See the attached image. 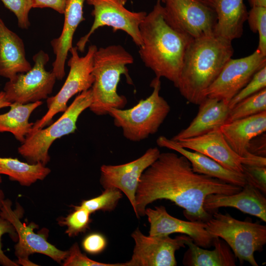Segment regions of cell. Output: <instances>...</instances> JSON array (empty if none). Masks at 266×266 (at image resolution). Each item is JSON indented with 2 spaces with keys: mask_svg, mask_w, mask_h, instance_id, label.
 Returning <instances> with one entry per match:
<instances>
[{
  "mask_svg": "<svg viewBox=\"0 0 266 266\" xmlns=\"http://www.w3.org/2000/svg\"><path fill=\"white\" fill-rule=\"evenodd\" d=\"M242 187L193 171L188 160L172 152L161 153L142 174L135 195L137 218L145 216L147 206L165 199L182 207L190 221L206 222L211 215L203 208L211 194L232 195Z\"/></svg>",
  "mask_w": 266,
  "mask_h": 266,
  "instance_id": "cell-1",
  "label": "cell"
},
{
  "mask_svg": "<svg viewBox=\"0 0 266 266\" xmlns=\"http://www.w3.org/2000/svg\"><path fill=\"white\" fill-rule=\"evenodd\" d=\"M139 54L145 66L158 78L177 84L186 49L193 38L173 29L164 16L161 0L146 14L139 26Z\"/></svg>",
  "mask_w": 266,
  "mask_h": 266,
  "instance_id": "cell-2",
  "label": "cell"
},
{
  "mask_svg": "<svg viewBox=\"0 0 266 266\" xmlns=\"http://www.w3.org/2000/svg\"><path fill=\"white\" fill-rule=\"evenodd\" d=\"M232 42L215 34L190 41L175 86L189 102L199 105L207 98V90L232 58Z\"/></svg>",
  "mask_w": 266,
  "mask_h": 266,
  "instance_id": "cell-3",
  "label": "cell"
},
{
  "mask_svg": "<svg viewBox=\"0 0 266 266\" xmlns=\"http://www.w3.org/2000/svg\"><path fill=\"white\" fill-rule=\"evenodd\" d=\"M133 58L120 45H108L97 49L93 59L92 74L94 81L91 88L92 102L90 110L97 115L108 114L107 109L123 108L127 100L117 93L121 76L125 75L129 82L128 65Z\"/></svg>",
  "mask_w": 266,
  "mask_h": 266,
  "instance_id": "cell-4",
  "label": "cell"
},
{
  "mask_svg": "<svg viewBox=\"0 0 266 266\" xmlns=\"http://www.w3.org/2000/svg\"><path fill=\"white\" fill-rule=\"evenodd\" d=\"M161 84L160 78L155 77L150 84L153 88L151 94L132 108L107 109L114 125L122 128L127 139L138 142L155 134L168 115L170 107L160 95Z\"/></svg>",
  "mask_w": 266,
  "mask_h": 266,
  "instance_id": "cell-5",
  "label": "cell"
},
{
  "mask_svg": "<svg viewBox=\"0 0 266 266\" xmlns=\"http://www.w3.org/2000/svg\"><path fill=\"white\" fill-rule=\"evenodd\" d=\"M213 213L205 222L207 232L224 240L240 263L258 266L254 253L262 251L266 243V226L238 220L228 213Z\"/></svg>",
  "mask_w": 266,
  "mask_h": 266,
  "instance_id": "cell-6",
  "label": "cell"
},
{
  "mask_svg": "<svg viewBox=\"0 0 266 266\" xmlns=\"http://www.w3.org/2000/svg\"><path fill=\"white\" fill-rule=\"evenodd\" d=\"M92 102L91 88L80 93L56 121L44 129L30 133L18 147V153L28 163H40L45 166L50 161L48 150L53 142L75 132L79 116Z\"/></svg>",
  "mask_w": 266,
  "mask_h": 266,
  "instance_id": "cell-7",
  "label": "cell"
},
{
  "mask_svg": "<svg viewBox=\"0 0 266 266\" xmlns=\"http://www.w3.org/2000/svg\"><path fill=\"white\" fill-rule=\"evenodd\" d=\"M97 49L96 45H90L83 57L79 56L76 46L70 49L71 56L67 62L69 71L66 79L59 92L47 99L48 111L33 124L31 132L43 129L50 124L56 114L66 109L67 102L71 97L92 87L94 81L92 74L93 59Z\"/></svg>",
  "mask_w": 266,
  "mask_h": 266,
  "instance_id": "cell-8",
  "label": "cell"
},
{
  "mask_svg": "<svg viewBox=\"0 0 266 266\" xmlns=\"http://www.w3.org/2000/svg\"><path fill=\"white\" fill-rule=\"evenodd\" d=\"M165 18L176 31L193 39L214 34L217 16L204 0H164Z\"/></svg>",
  "mask_w": 266,
  "mask_h": 266,
  "instance_id": "cell-9",
  "label": "cell"
},
{
  "mask_svg": "<svg viewBox=\"0 0 266 266\" xmlns=\"http://www.w3.org/2000/svg\"><path fill=\"white\" fill-rule=\"evenodd\" d=\"M93 8L94 22L89 32L76 43L78 51L83 52L91 35L99 28L110 27L114 32L123 31L139 47L142 45L139 26L146 15L144 11L133 12L117 0H85Z\"/></svg>",
  "mask_w": 266,
  "mask_h": 266,
  "instance_id": "cell-10",
  "label": "cell"
},
{
  "mask_svg": "<svg viewBox=\"0 0 266 266\" xmlns=\"http://www.w3.org/2000/svg\"><path fill=\"white\" fill-rule=\"evenodd\" d=\"M33 66L28 71L18 73L7 82L3 88L7 100L12 103L27 104L47 99L52 92L56 77L46 70L48 55L40 50L33 57Z\"/></svg>",
  "mask_w": 266,
  "mask_h": 266,
  "instance_id": "cell-11",
  "label": "cell"
},
{
  "mask_svg": "<svg viewBox=\"0 0 266 266\" xmlns=\"http://www.w3.org/2000/svg\"><path fill=\"white\" fill-rule=\"evenodd\" d=\"M9 200H3L0 211V216L8 220L14 227L18 237L15 246V254L18 258L16 262L23 266H33L29 256L33 253L45 255L56 262L61 264L67 255V251H62L48 242L44 233H36L33 230L37 227L34 223L29 225L23 223L20 219L22 209L18 205L15 210L11 208Z\"/></svg>",
  "mask_w": 266,
  "mask_h": 266,
  "instance_id": "cell-12",
  "label": "cell"
},
{
  "mask_svg": "<svg viewBox=\"0 0 266 266\" xmlns=\"http://www.w3.org/2000/svg\"><path fill=\"white\" fill-rule=\"evenodd\" d=\"M265 66L266 56L258 49L248 56L230 58L207 90L206 97L223 100L229 103L255 73Z\"/></svg>",
  "mask_w": 266,
  "mask_h": 266,
  "instance_id": "cell-13",
  "label": "cell"
},
{
  "mask_svg": "<svg viewBox=\"0 0 266 266\" xmlns=\"http://www.w3.org/2000/svg\"><path fill=\"white\" fill-rule=\"evenodd\" d=\"M135 245L131 260L124 266H176L175 252L185 247L186 235H145L138 228L132 233Z\"/></svg>",
  "mask_w": 266,
  "mask_h": 266,
  "instance_id": "cell-14",
  "label": "cell"
},
{
  "mask_svg": "<svg viewBox=\"0 0 266 266\" xmlns=\"http://www.w3.org/2000/svg\"><path fill=\"white\" fill-rule=\"evenodd\" d=\"M157 147L150 148L138 158L119 165H102L100 183L104 189L115 188L123 193L135 210V195L143 172L159 157Z\"/></svg>",
  "mask_w": 266,
  "mask_h": 266,
  "instance_id": "cell-15",
  "label": "cell"
},
{
  "mask_svg": "<svg viewBox=\"0 0 266 266\" xmlns=\"http://www.w3.org/2000/svg\"><path fill=\"white\" fill-rule=\"evenodd\" d=\"M145 215L150 224L149 235H169L180 233L189 236L197 245L208 248L213 245L215 237L206 230L204 222L186 221L176 218L167 212L165 206L146 208Z\"/></svg>",
  "mask_w": 266,
  "mask_h": 266,
  "instance_id": "cell-16",
  "label": "cell"
},
{
  "mask_svg": "<svg viewBox=\"0 0 266 266\" xmlns=\"http://www.w3.org/2000/svg\"><path fill=\"white\" fill-rule=\"evenodd\" d=\"M174 142L182 147L200 153L233 171L243 173V165L250 164L249 158L241 157L232 149L220 128Z\"/></svg>",
  "mask_w": 266,
  "mask_h": 266,
  "instance_id": "cell-17",
  "label": "cell"
},
{
  "mask_svg": "<svg viewBox=\"0 0 266 266\" xmlns=\"http://www.w3.org/2000/svg\"><path fill=\"white\" fill-rule=\"evenodd\" d=\"M223 207L235 208L266 222V198L259 190L249 184L238 193L211 194L204 199L203 208L209 213Z\"/></svg>",
  "mask_w": 266,
  "mask_h": 266,
  "instance_id": "cell-18",
  "label": "cell"
},
{
  "mask_svg": "<svg viewBox=\"0 0 266 266\" xmlns=\"http://www.w3.org/2000/svg\"><path fill=\"white\" fill-rule=\"evenodd\" d=\"M156 142L159 146L173 150L186 157L195 172L242 188L246 184L243 173L227 169L210 158L200 153L182 147L165 136H160Z\"/></svg>",
  "mask_w": 266,
  "mask_h": 266,
  "instance_id": "cell-19",
  "label": "cell"
},
{
  "mask_svg": "<svg viewBox=\"0 0 266 266\" xmlns=\"http://www.w3.org/2000/svg\"><path fill=\"white\" fill-rule=\"evenodd\" d=\"M85 0H68L64 12V23L62 32L58 38L51 41L55 61L52 64V72L58 80L65 75V63L68 52L72 46L74 33L79 24L85 20L83 6Z\"/></svg>",
  "mask_w": 266,
  "mask_h": 266,
  "instance_id": "cell-20",
  "label": "cell"
},
{
  "mask_svg": "<svg viewBox=\"0 0 266 266\" xmlns=\"http://www.w3.org/2000/svg\"><path fill=\"white\" fill-rule=\"evenodd\" d=\"M199 105L198 112L189 125L171 139L176 141L198 136L220 128L227 122L230 111L228 102L207 97Z\"/></svg>",
  "mask_w": 266,
  "mask_h": 266,
  "instance_id": "cell-21",
  "label": "cell"
},
{
  "mask_svg": "<svg viewBox=\"0 0 266 266\" xmlns=\"http://www.w3.org/2000/svg\"><path fill=\"white\" fill-rule=\"evenodd\" d=\"M220 130L228 144L239 156L248 158L252 138L266 131V111L247 117L227 122Z\"/></svg>",
  "mask_w": 266,
  "mask_h": 266,
  "instance_id": "cell-22",
  "label": "cell"
},
{
  "mask_svg": "<svg viewBox=\"0 0 266 266\" xmlns=\"http://www.w3.org/2000/svg\"><path fill=\"white\" fill-rule=\"evenodd\" d=\"M215 11L214 34L232 41L240 38L248 11L243 0H204Z\"/></svg>",
  "mask_w": 266,
  "mask_h": 266,
  "instance_id": "cell-23",
  "label": "cell"
},
{
  "mask_svg": "<svg viewBox=\"0 0 266 266\" xmlns=\"http://www.w3.org/2000/svg\"><path fill=\"white\" fill-rule=\"evenodd\" d=\"M23 40L9 30L0 17V76L11 79L32 68Z\"/></svg>",
  "mask_w": 266,
  "mask_h": 266,
  "instance_id": "cell-24",
  "label": "cell"
},
{
  "mask_svg": "<svg viewBox=\"0 0 266 266\" xmlns=\"http://www.w3.org/2000/svg\"><path fill=\"white\" fill-rule=\"evenodd\" d=\"M188 247L183 263L190 266H235L236 260L231 249L224 240L215 237L214 248L209 250L196 244L190 237L185 243Z\"/></svg>",
  "mask_w": 266,
  "mask_h": 266,
  "instance_id": "cell-25",
  "label": "cell"
},
{
  "mask_svg": "<svg viewBox=\"0 0 266 266\" xmlns=\"http://www.w3.org/2000/svg\"><path fill=\"white\" fill-rule=\"evenodd\" d=\"M42 104L41 100L27 104L12 103L8 112L0 114V133L9 132L23 143L34 124L29 122L30 115Z\"/></svg>",
  "mask_w": 266,
  "mask_h": 266,
  "instance_id": "cell-26",
  "label": "cell"
},
{
  "mask_svg": "<svg viewBox=\"0 0 266 266\" xmlns=\"http://www.w3.org/2000/svg\"><path fill=\"white\" fill-rule=\"evenodd\" d=\"M50 171L40 163L31 164L17 158L0 157V175H6L22 186H29L37 180H43Z\"/></svg>",
  "mask_w": 266,
  "mask_h": 266,
  "instance_id": "cell-27",
  "label": "cell"
},
{
  "mask_svg": "<svg viewBox=\"0 0 266 266\" xmlns=\"http://www.w3.org/2000/svg\"><path fill=\"white\" fill-rule=\"evenodd\" d=\"M266 111V88L243 99L230 109L227 122Z\"/></svg>",
  "mask_w": 266,
  "mask_h": 266,
  "instance_id": "cell-28",
  "label": "cell"
},
{
  "mask_svg": "<svg viewBox=\"0 0 266 266\" xmlns=\"http://www.w3.org/2000/svg\"><path fill=\"white\" fill-rule=\"evenodd\" d=\"M122 197V192L119 189L106 188L100 196L83 200L79 206L86 209L91 214L97 211L110 212L115 209Z\"/></svg>",
  "mask_w": 266,
  "mask_h": 266,
  "instance_id": "cell-29",
  "label": "cell"
},
{
  "mask_svg": "<svg viewBox=\"0 0 266 266\" xmlns=\"http://www.w3.org/2000/svg\"><path fill=\"white\" fill-rule=\"evenodd\" d=\"M73 207L74 210L59 222L61 226L67 227L65 233L69 237H74L85 232L92 221L91 213L88 210L79 205Z\"/></svg>",
  "mask_w": 266,
  "mask_h": 266,
  "instance_id": "cell-30",
  "label": "cell"
},
{
  "mask_svg": "<svg viewBox=\"0 0 266 266\" xmlns=\"http://www.w3.org/2000/svg\"><path fill=\"white\" fill-rule=\"evenodd\" d=\"M246 21L251 30L259 34L257 49L266 56V7H252L248 12Z\"/></svg>",
  "mask_w": 266,
  "mask_h": 266,
  "instance_id": "cell-31",
  "label": "cell"
},
{
  "mask_svg": "<svg viewBox=\"0 0 266 266\" xmlns=\"http://www.w3.org/2000/svg\"><path fill=\"white\" fill-rule=\"evenodd\" d=\"M266 88V66L258 70L249 82L229 101L231 109L243 99Z\"/></svg>",
  "mask_w": 266,
  "mask_h": 266,
  "instance_id": "cell-32",
  "label": "cell"
},
{
  "mask_svg": "<svg viewBox=\"0 0 266 266\" xmlns=\"http://www.w3.org/2000/svg\"><path fill=\"white\" fill-rule=\"evenodd\" d=\"M4 6L16 16L18 26L28 29L30 26L29 13L33 8V0H0Z\"/></svg>",
  "mask_w": 266,
  "mask_h": 266,
  "instance_id": "cell-33",
  "label": "cell"
},
{
  "mask_svg": "<svg viewBox=\"0 0 266 266\" xmlns=\"http://www.w3.org/2000/svg\"><path fill=\"white\" fill-rule=\"evenodd\" d=\"M67 252L62 264L64 266H124L123 263L107 264L93 260L81 252L77 243H74Z\"/></svg>",
  "mask_w": 266,
  "mask_h": 266,
  "instance_id": "cell-34",
  "label": "cell"
},
{
  "mask_svg": "<svg viewBox=\"0 0 266 266\" xmlns=\"http://www.w3.org/2000/svg\"><path fill=\"white\" fill-rule=\"evenodd\" d=\"M243 174L246 183L266 193V166L243 165Z\"/></svg>",
  "mask_w": 266,
  "mask_h": 266,
  "instance_id": "cell-35",
  "label": "cell"
},
{
  "mask_svg": "<svg viewBox=\"0 0 266 266\" xmlns=\"http://www.w3.org/2000/svg\"><path fill=\"white\" fill-rule=\"evenodd\" d=\"M82 246L87 253L96 255L101 253L107 246L105 236L99 233H93L87 235L83 240Z\"/></svg>",
  "mask_w": 266,
  "mask_h": 266,
  "instance_id": "cell-36",
  "label": "cell"
},
{
  "mask_svg": "<svg viewBox=\"0 0 266 266\" xmlns=\"http://www.w3.org/2000/svg\"><path fill=\"white\" fill-rule=\"evenodd\" d=\"M8 233L14 240L17 238V233L13 225L6 219L0 216V265L3 266H18L19 265L7 257L2 249L1 238Z\"/></svg>",
  "mask_w": 266,
  "mask_h": 266,
  "instance_id": "cell-37",
  "label": "cell"
},
{
  "mask_svg": "<svg viewBox=\"0 0 266 266\" xmlns=\"http://www.w3.org/2000/svg\"><path fill=\"white\" fill-rule=\"evenodd\" d=\"M266 138L264 133L252 138L249 144L248 151L255 155L266 157Z\"/></svg>",
  "mask_w": 266,
  "mask_h": 266,
  "instance_id": "cell-38",
  "label": "cell"
},
{
  "mask_svg": "<svg viewBox=\"0 0 266 266\" xmlns=\"http://www.w3.org/2000/svg\"><path fill=\"white\" fill-rule=\"evenodd\" d=\"M33 8H50L64 14L68 0H33Z\"/></svg>",
  "mask_w": 266,
  "mask_h": 266,
  "instance_id": "cell-39",
  "label": "cell"
},
{
  "mask_svg": "<svg viewBox=\"0 0 266 266\" xmlns=\"http://www.w3.org/2000/svg\"><path fill=\"white\" fill-rule=\"evenodd\" d=\"M11 103L6 98L4 91L0 92V109L10 106Z\"/></svg>",
  "mask_w": 266,
  "mask_h": 266,
  "instance_id": "cell-40",
  "label": "cell"
},
{
  "mask_svg": "<svg viewBox=\"0 0 266 266\" xmlns=\"http://www.w3.org/2000/svg\"><path fill=\"white\" fill-rule=\"evenodd\" d=\"M251 7L254 6L266 7V0H248Z\"/></svg>",
  "mask_w": 266,
  "mask_h": 266,
  "instance_id": "cell-41",
  "label": "cell"
},
{
  "mask_svg": "<svg viewBox=\"0 0 266 266\" xmlns=\"http://www.w3.org/2000/svg\"><path fill=\"white\" fill-rule=\"evenodd\" d=\"M1 182V178L0 175V183ZM4 200V194L2 191L0 190V211L2 206V201Z\"/></svg>",
  "mask_w": 266,
  "mask_h": 266,
  "instance_id": "cell-42",
  "label": "cell"
},
{
  "mask_svg": "<svg viewBox=\"0 0 266 266\" xmlns=\"http://www.w3.org/2000/svg\"><path fill=\"white\" fill-rule=\"evenodd\" d=\"M118 1H119V2L121 3L122 4H123V5H125L127 0H117Z\"/></svg>",
  "mask_w": 266,
  "mask_h": 266,
  "instance_id": "cell-43",
  "label": "cell"
},
{
  "mask_svg": "<svg viewBox=\"0 0 266 266\" xmlns=\"http://www.w3.org/2000/svg\"><path fill=\"white\" fill-rule=\"evenodd\" d=\"M163 0H161L162 2H163Z\"/></svg>",
  "mask_w": 266,
  "mask_h": 266,
  "instance_id": "cell-44",
  "label": "cell"
}]
</instances>
